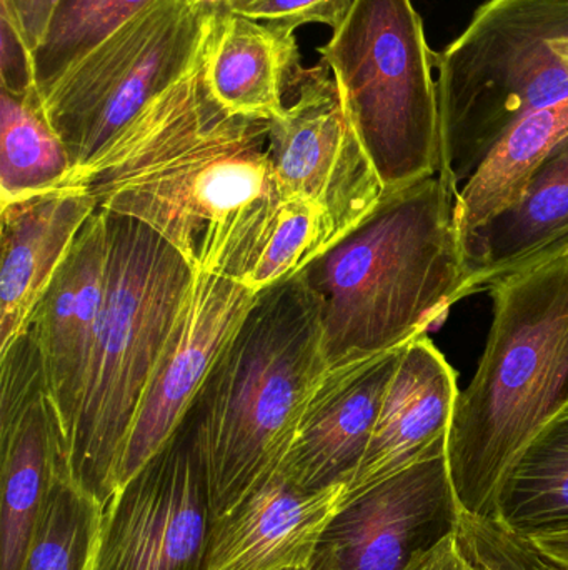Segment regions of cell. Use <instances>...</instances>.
Here are the masks:
<instances>
[{
    "instance_id": "33",
    "label": "cell",
    "mask_w": 568,
    "mask_h": 570,
    "mask_svg": "<svg viewBox=\"0 0 568 570\" xmlns=\"http://www.w3.org/2000/svg\"><path fill=\"white\" fill-rule=\"evenodd\" d=\"M292 570H307V569H292Z\"/></svg>"
},
{
    "instance_id": "1",
    "label": "cell",
    "mask_w": 568,
    "mask_h": 570,
    "mask_svg": "<svg viewBox=\"0 0 568 570\" xmlns=\"http://www.w3.org/2000/svg\"><path fill=\"white\" fill-rule=\"evenodd\" d=\"M203 56L206 43L179 79L47 190L83 194L159 234L197 273L243 283L283 206L270 120L223 109L207 87Z\"/></svg>"
},
{
    "instance_id": "3",
    "label": "cell",
    "mask_w": 568,
    "mask_h": 570,
    "mask_svg": "<svg viewBox=\"0 0 568 570\" xmlns=\"http://www.w3.org/2000/svg\"><path fill=\"white\" fill-rule=\"evenodd\" d=\"M454 206L439 174L387 194L302 271L322 307L329 364L402 347L446 321L466 277Z\"/></svg>"
},
{
    "instance_id": "28",
    "label": "cell",
    "mask_w": 568,
    "mask_h": 570,
    "mask_svg": "<svg viewBox=\"0 0 568 570\" xmlns=\"http://www.w3.org/2000/svg\"><path fill=\"white\" fill-rule=\"evenodd\" d=\"M59 3L60 0H0V9L13 20L33 53L46 39Z\"/></svg>"
},
{
    "instance_id": "20",
    "label": "cell",
    "mask_w": 568,
    "mask_h": 570,
    "mask_svg": "<svg viewBox=\"0 0 568 570\" xmlns=\"http://www.w3.org/2000/svg\"><path fill=\"white\" fill-rule=\"evenodd\" d=\"M494 521L529 539L568 522V409L530 442L504 479Z\"/></svg>"
},
{
    "instance_id": "25",
    "label": "cell",
    "mask_w": 568,
    "mask_h": 570,
    "mask_svg": "<svg viewBox=\"0 0 568 570\" xmlns=\"http://www.w3.org/2000/svg\"><path fill=\"white\" fill-rule=\"evenodd\" d=\"M459 535L466 551L486 570H567L494 519L460 514Z\"/></svg>"
},
{
    "instance_id": "17",
    "label": "cell",
    "mask_w": 568,
    "mask_h": 570,
    "mask_svg": "<svg viewBox=\"0 0 568 570\" xmlns=\"http://www.w3.org/2000/svg\"><path fill=\"white\" fill-rule=\"evenodd\" d=\"M462 247L459 302L568 256V137L537 170L522 199L470 234Z\"/></svg>"
},
{
    "instance_id": "32",
    "label": "cell",
    "mask_w": 568,
    "mask_h": 570,
    "mask_svg": "<svg viewBox=\"0 0 568 570\" xmlns=\"http://www.w3.org/2000/svg\"><path fill=\"white\" fill-rule=\"evenodd\" d=\"M550 49L556 52L560 66L564 67L568 76V36L560 37V39L550 40Z\"/></svg>"
},
{
    "instance_id": "13",
    "label": "cell",
    "mask_w": 568,
    "mask_h": 570,
    "mask_svg": "<svg viewBox=\"0 0 568 570\" xmlns=\"http://www.w3.org/2000/svg\"><path fill=\"white\" fill-rule=\"evenodd\" d=\"M406 345L329 364L277 471L282 478L309 492L347 488L369 448L387 385Z\"/></svg>"
},
{
    "instance_id": "14",
    "label": "cell",
    "mask_w": 568,
    "mask_h": 570,
    "mask_svg": "<svg viewBox=\"0 0 568 570\" xmlns=\"http://www.w3.org/2000/svg\"><path fill=\"white\" fill-rule=\"evenodd\" d=\"M459 394L457 372L427 334L410 341L387 385L369 448L340 505L416 462L446 451Z\"/></svg>"
},
{
    "instance_id": "12",
    "label": "cell",
    "mask_w": 568,
    "mask_h": 570,
    "mask_svg": "<svg viewBox=\"0 0 568 570\" xmlns=\"http://www.w3.org/2000/svg\"><path fill=\"white\" fill-rule=\"evenodd\" d=\"M256 295L257 292L239 281L196 273L182 314L127 441L117 489L132 479L176 434L213 362L246 317Z\"/></svg>"
},
{
    "instance_id": "16",
    "label": "cell",
    "mask_w": 568,
    "mask_h": 570,
    "mask_svg": "<svg viewBox=\"0 0 568 570\" xmlns=\"http://www.w3.org/2000/svg\"><path fill=\"white\" fill-rule=\"evenodd\" d=\"M97 210L73 190H43L0 204V355L27 331L40 298Z\"/></svg>"
},
{
    "instance_id": "26",
    "label": "cell",
    "mask_w": 568,
    "mask_h": 570,
    "mask_svg": "<svg viewBox=\"0 0 568 570\" xmlns=\"http://www.w3.org/2000/svg\"><path fill=\"white\" fill-rule=\"evenodd\" d=\"M352 0H233L229 12L293 30L306 23L336 29Z\"/></svg>"
},
{
    "instance_id": "9",
    "label": "cell",
    "mask_w": 568,
    "mask_h": 570,
    "mask_svg": "<svg viewBox=\"0 0 568 570\" xmlns=\"http://www.w3.org/2000/svg\"><path fill=\"white\" fill-rule=\"evenodd\" d=\"M216 522L182 431L102 504L89 570H203Z\"/></svg>"
},
{
    "instance_id": "22",
    "label": "cell",
    "mask_w": 568,
    "mask_h": 570,
    "mask_svg": "<svg viewBox=\"0 0 568 570\" xmlns=\"http://www.w3.org/2000/svg\"><path fill=\"white\" fill-rule=\"evenodd\" d=\"M102 504L66 472L47 495L22 570H89Z\"/></svg>"
},
{
    "instance_id": "29",
    "label": "cell",
    "mask_w": 568,
    "mask_h": 570,
    "mask_svg": "<svg viewBox=\"0 0 568 570\" xmlns=\"http://www.w3.org/2000/svg\"><path fill=\"white\" fill-rule=\"evenodd\" d=\"M402 570H486L464 548L459 529L440 539L432 548L413 556Z\"/></svg>"
},
{
    "instance_id": "23",
    "label": "cell",
    "mask_w": 568,
    "mask_h": 570,
    "mask_svg": "<svg viewBox=\"0 0 568 570\" xmlns=\"http://www.w3.org/2000/svg\"><path fill=\"white\" fill-rule=\"evenodd\" d=\"M152 0H60L49 32L33 52L39 94Z\"/></svg>"
},
{
    "instance_id": "4",
    "label": "cell",
    "mask_w": 568,
    "mask_h": 570,
    "mask_svg": "<svg viewBox=\"0 0 568 570\" xmlns=\"http://www.w3.org/2000/svg\"><path fill=\"white\" fill-rule=\"evenodd\" d=\"M494 321L457 399L447 468L460 514L494 519L497 494L530 442L568 409V256L490 288Z\"/></svg>"
},
{
    "instance_id": "8",
    "label": "cell",
    "mask_w": 568,
    "mask_h": 570,
    "mask_svg": "<svg viewBox=\"0 0 568 570\" xmlns=\"http://www.w3.org/2000/svg\"><path fill=\"white\" fill-rule=\"evenodd\" d=\"M213 17L187 0H152L40 92L72 169L192 66Z\"/></svg>"
},
{
    "instance_id": "31",
    "label": "cell",
    "mask_w": 568,
    "mask_h": 570,
    "mask_svg": "<svg viewBox=\"0 0 568 570\" xmlns=\"http://www.w3.org/2000/svg\"><path fill=\"white\" fill-rule=\"evenodd\" d=\"M192 7L206 10L210 13L227 12L232 6L233 0H187Z\"/></svg>"
},
{
    "instance_id": "24",
    "label": "cell",
    "mask_w": 568,
    "mask_h": 570,
    "mask_svg": "<svg viewBox=\"0 0 568 570\" xmlns=\"http://www.w3.org/2000/svg\"><path fill=\"white\" fill-rule=\"evenodd\" d=\"M339 240L336 226L322 209L306 200H283L272 236L242 284L260 292L290 279Z\"/></svg>"
},
{
    "instance_id": "21",
    "label": "cell",
    "mask_w": 568,
    "mask_h": 570,
    "mask_svg": "<svg viewBox=\"0 0 568 570\" xmlns=\"http://www.w3.org/2000/svg\"><path fill=\"white\" fill-rule=\"evenodd\" d=\"M72 160L43 116L39 90L0 92V204L52 189Z\"/></svg>"
},
{
    "instance_id": "10",
    "label": "cell",
    "mask_w": 568,
    "mask_h": 570,
    "mask_svg": "<svg viewBox=\"0 0 568 570\" xmlns=\"http://www.w3.org/2000/svg\"><path fill=\"white\" fill-rule=\"evenodd\" d=\"M296 96L270 120V156L283 200H306L332 220L340 239L387 196L343 107L329 66L303 69Z\"/></svg>"
},
{
    "instance_id": "19",
    "label": "cell",
    "mask_w": 568,
    "mask_h": 570,
    "mask_svg": "<svg viewBox=\"0 0 568 570\" xmlns=\"http://www.w3.org/2000/svg\"><path fill=\"white\" fill-rule=\"evenodd\" d=\"M568 137V97L520 119L464 184L454 206L460 243L516 206L547 157Z\"/></svg>"
},
{
    "instance_id": "27",
    "label": "cell",
    "mask_w": 568,
    "mask_h": 570,
    "mask_svg": "<svg viewBox=\"0 0 568 570\" xmlns=\"http://www.w3.org/2000/svg\"><path fill=\"white\" fill-rule=\"evenodd\" d=\"M2 17V60H0V82L2 90L23 96L37 89L33 53L20 36L13 20L6 13ZM39 90V89H37Z\"/></svg>"
},
{
    "instance_id": "15",
    "label": "cell",
    "mask_w": 568,
    "mask_h": 570,
    "mask_svg": "<svg viewBox=\"0 0 568 570\" xmlns=\"http://www.w3.org/2000/svg\"><path fill=\"white\" fill-rule=\"evenodd\" d=\"M343 491L346 485L303 491L276 472L230 514L213 522L203 570L309 568Z\"/></svg>"
},
{
    "instance_id": "2",
    "label": "cell",
    "mask_w": 568,
    "mask_h": 570,
    "mask_svg": "<svg viewBox=\"0 0 568 570\" xmlns=\"http://www.w3.org/2000/svg\"><path fill=\"white\" fill-rule=\"evenodd\" d=\"M327 367L322 307L303 274L257 292L179 428L216 521L279 471Z\"/></svg>"
},
{
    "instance_id": "6",
    "label": "cell",
    "mask_w": 568,
    "mask_h": 570,
    "mask_svg": "<svg viewBox=\"0 0 568 570\" xmlns=\"http://www.w3.org/2000/svg\"><path fill=\"white\" fill-rule=\"evenodd\" d=\"M568 36V0H487L436 52L439 177L454 197L492 147L534 110L568 97L550 40Z\"/></svg>"
},
{
    "instance_id": "7",
    "label": "cell",
    "mask_w": 568,
    "mask_h": 570,
    "mask_svg": "<svg viewBox=\"0 0 568 570\" xmlns=\"http://www.w3.org/2000/svg\"><path fill=\"white\" fill-rule=\"evenodd\" d=\"M319 52L387 194L437 176L436 52L412 0H352Z\"/></svg>"
},
{
    "instance_id": "11",
    "label": "cell",
    "mask_w": 568,
    "mask_h": 570,
    "mask_svg": "<svg viewBox=\"0 0 568 570\" xmlns=\"http://www.w3.org/2000/svg\"><path fill=\"white\" fill-rule=\"evenodd\" d=\"M459 521L446 449L340 505L307 570H402Z\"/></svg>"
},
{
    "instance_id": "18",
    "label": "cell",
    "mask_w": 568,
    "mask_h": 570,
    "mask_svg": "<svg viewBox=\"0 0 568 570\" xmlns=\"http://www.w3.org/2000/svg\"><path fill=\"white\" fill-rule=\"evenodd\" d=\"M206 82L213 99L236 116L276 120L286 112V96L296 90L300 66L296 32L220 12L203 56Z\"/></svg>"
},
{
    "instance_id": "30",
    "label": "cell",
    "mask_w": 568,
    "mask_h": 570,
    "mask_svg": "<svg viewBox=\"0 0 568 570\" xmlns=\"http://www.w3.org/2000/svg\"><path fill=\"white\" fill-rule=\"evenodd\" d=\"M540 554L568 570V522L560 528L540 532L527 539Z\"/></svg>"
},
{
    "instance_id": "5",
    "label": "cell",
    "mask_w": 568,
    "mask_h": 570,
    "mask_svg": "<svg viewBox=\"0 0 568 570\" xmlns=\"http://www.w3.org/2000/svg\"><path fill=\"white\" fill-rule=\"evenodd\" d=\"M107 220L106 307L62 448L70 481L100 504L116 492L127 441L197 273L139 220L110 213Z\"/></svg>"
}]
</instances>
